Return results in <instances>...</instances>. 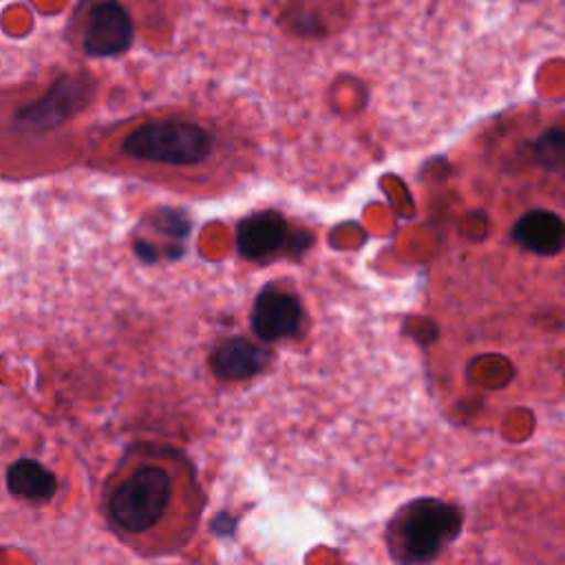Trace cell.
<instances>
[{
    "label": "cell",
    "instance_id": "obj_9",
    "mask_svg": "<svg viewBox=\"0 0 565 565\" xmlns=\"http://www.w3.org/2000/svg\"><path fill=\"white\" fill-rule=\"evenodd\" d=\"M7 488L11 494L29 501H49L55 490V477L33 459H20L7 470Z\"/></svg>",
    "mask_w": 565,
    "mask_h": 565
},
{
    "label": "cell",
    "instance_id": "obj_3",
    "mask_svg": "<svg viewBox=\"0 0 565 565\" xmlns=\"http://www.w3.org/2000/svg\"><path fill=\"white\" fill-rule=\"evenodd\" d=\"M461 530L457 505L439 499H415L406 503L386 530L391 556L399 565L430 563Z\"/></svg>",
    "mask_w": 565,
    "mask_h": 565
},
{
    "label": "cell",
    "instance_id": "obj_1",
    "mask_svg": "<svg viewBox=\"0 0 565 565\" xmlns=\"http://www.w3.org/2000/svg\"><path fill=\"white\" fill-rule=\"evenodd\" d=\"M110 530L141 554H166L194 532L203 494L190 459L170 446H132L102 490Z\"/></svg>",
    "mask_w": 565,
    "mask_h": 565
},
{
    "label": "cell",
    "instance_id": "obj_4",
    "mask_svg": "<svg viewBox=\"0 0 565 565\" xmlns=\"http://www.w3.org/2000/svg\"><path fill=\"white\" fill-rule=\"evenodd\" d=\"M132 42V22L126 9L117 0H99L90 7L84 31L82 46L88 55L108 57L124 53Z\"/></svg>",
    "mask_w": 565,
    "mask_h": 565
},
{
    "label": "cell",
    "instance_id": "obj_8",
    "mask_svg": "<svg viewBox=\"0 0 565 565\" xmlns=\"http://www.w3.org/2000/svg\"><path fill=\"white\" fill-rule=\"evenodd\" d=\"M269 362V353L247 340H227L210 358L212 371L221 380H247Z\"/></svg>",
    "mask_w": 565,
    "mask_h": 565
},
{
    "label": "cell",
    "instance_id": "obj_2",
    "mask_svg": "<svg viewBox=\"0 0 565 565\" xmlns=\"http://www.w3.org/2000/svg\"><path fill=\"white\" fill-rule=\"evenodd\" d=\"M214 132L188 117H159L130 128L121 152L148 168L190 172L205 166L216 152Z\"/></svg>",
    "mask_w": 565,
    "mask_h": 565
},
{
    "label": "cell",
    "instance_id": "obj_5",
    "mask_svg": "<svg viewBox=\"0 0 565 565\" xmlns=\"http://www.w3.org/2000/svg\"><path fill=\"white\" fill-rule=\"evenodd\" d=\"M300 316V302L291 291L265 287L254 300L252 329L263 342L282 340L298 331Z\"/></svg>",
    "mask_w": 565,
    "mask_h": 565
},
{
    "label": "cell",
    "instance_id": "obj_7",
    "mask_svg": "<svg viewBox=\"0 0 565 565\" xmlns=\"http://www.w3.org/2000/svg\"><path fill=\"white\" fill-rule=\"evenodd\" d=\"M512 241L539 256H554L565 247V221L550 210H530L516 218Z\"/></svg>",
    "mask_w": 565,
    "mask_h": 565
},
{
    "label": "cell",
    "instance_id": "obj_6",
    "mask_svg": "<svg viewBox=\"0 0 565 565\" xmlns=\"http://www.w3.org/2000/svg\"><path fill=\"white\" fill-rule=\"evenodd\" d=\"M287 241V223L278 212H256L236 227V249L249 260L271 256Z\"/></svg>",
    "mask_w": 565,
    "mask_h": 565
}]
</instances>
